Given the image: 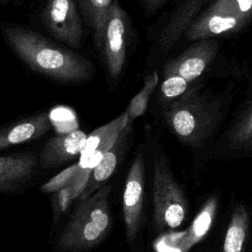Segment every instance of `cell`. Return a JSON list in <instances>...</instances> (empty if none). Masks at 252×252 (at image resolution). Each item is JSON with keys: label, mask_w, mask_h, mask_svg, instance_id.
I'll return each mask as SVG.
<instances>
[{"label": "cell", "mask_w": 252, "mask_h": 252, "mask_svg": "<svg viewBox=\"0 0 252 252\" xmlns=\"http://www.w3.org/2000/svg\"><path fill=\"white\" fill-rule=\"evenodd\" d=\"M2 30L14 52L32 70L62 82H81L91 77L92 65L85 57L23 26L4 24Z\"/></svg>", "instance_id": "cell-1"}, {"label": "cell", "mask_w": 252, "mask_h": 252, "mask_svg": "<svg viewBox=\"0 0 252 252\" xmlns=\"http://www.w3.org/2000/svg\"><path fill=\"white\" fill-rule=\"evenodd\" d=\"M220 114V98L199 94L191 90L172 101L163 115L181 142L196 147L202 145L212 134Z\"/></svg>", "instance_id": "cell-2"}, {"label": "cell", "mask_w": 252, "mask_h": 252, "mask_svg": "<svg viewBox=\"0 0 252 252\" xmlns=\"http://www.w3.org/2000/svg\"><path fill=\"white\" fill-rule=\"evenodd\" d=\"M110 185H103L80 201L58 239L62 250L81 252L93 248L106 235L110 225Z\"/></svg>", "instance_id": "cell-3"}, {"label": "cell", "mask_w": 252, "mask_h": 252, "mask_svg": "<svg viewBox=\"0 0 252 252\" xmlns=\"http://www.w3.org/2000/svg\"><path fill=\"white\" fill-rule=\"evenodd\" d=\"M187 200L167 161L157 158L153 165V222L158 231L174 230L183 222Z\"/></svg>", "instance_id": "cell-4"}, {"label": "cell", "mask_w": 252, "mask_h": 252, "mask_svg": "<svg viewBox=\"0 0 252 252\" xmlns=\"http://www.w3.org/2000/svg\"><path fill=\"white\" fill-rule=\"evenodd\" d=\"M251 11L252 0H213L183 34L196 41L234 32L250 21Z\"/></svg>", "instance_id": "cell-5"}, {"label": "cell", "mask_w": 252, "mask_h": 252, "mask_svg": "<svg viewBox=\"0 0 252 252\" xmlns=\"http://www.w3.org/2000/svg\"><path fill=\"white\" fill-rule=\"evenodd\" d=\"M42 19L56 39L76 48L81 45L83 26L75 0H47Z\"/></svg>", "instance_id": "cell-6"}, {"label": "cell", "mask_w": 252, "mask_h": 252, "mask_svg": "<svg viewBox=\"0 0 252 252\" xmlns=\"http://www.w3.org/2000/svg\"><path fill=\"white\" fill-rule=\"evenodd\" d=\"M218 208L216 197H210L194 218L190 226L183 231L168 232L154 242L156 252H189L203 240L214 222Z\"/></svg>", "instance_id": "cell-7"}, {"label": "cell", "mask_w": 252, "mask_h": 252, "mask_svg": "<svg viewBox=\"0 0 252 252\" xmlns=\"http://www.w3.org/2000/svg\"><path fill=\"white\" fill-rule=\"evenodd\" d=\"M144 190L145 163L143 156L138 154L128 171L122 199L125 233L130 243H133L136 240L141 226Z\"/></svg>", "instance_id": "cell-8"}, {"label": "cell", "mask_w": 252, "mask_h": 252, "mask_svg": "<svg viewBox=\"0 0 252 252\" xmlns=\"http://www.w3.org/2000/svg\"><path fill=\"white\" fill-rule=\"evenodd\" d=\"M126 15L117 2H113L106 18L100 48L109 75L120 76L126 56Z\"/></svg>", "instance_id": "cell-9"}, {"label": "cell", "mask_w": 252, "mask_h": 252, "mask_svg": "<svg viewBox=\"0 0 252 252\" xmlns=\"http://www.w3.org/2000/svg\"><path fill=\"white\" fill-rule=\"evenodd\" d=\"M218 48V41L212 38L196 40L183 53L165 65L163 75H177L190 84L206 71L214 60Z\"/></svg>", "instance_id": "cell-10"}, {"label": "cell", "mask_w": 252, "mask_h": 252, "mask_svg": "<svg viewBox=\"0 0 252 252\" xmlns=\"http://www.w3.org/2000/svg\"><path fill=\"white\" fill-rule=\"evenodd\" d=\"M127 125L126 110L87 136L80 153L79 167L92 171L101 160L103 155L114 145Z\"/></svg>", "instance_id": "cell-11"}, {"label": "cell", "mask_w": 252, "mask_h": 252, "mask_svg": "<svg viewBox=\"0 0 252 252\" xmlns=\"http://www.w3.org/2000/svg\"><path fill=\"white\" fill-rule=\"evenodd\" d=\"M87 135L75 129L51 138L43 147L40 154V164L42 167H53L63 164L80 155Z\"/></svg>", "instance_id": "cell-12"}, {"label": "cell", "mask_w": 252, "mask_h": 252, "mask_svg": "<svg viewBox=\"0 0 252 252\" xmlns=\"http://www.w3.org/2000/svg\"><path fill=\"white\" fill-rule=\"evenodd\" d=\"M211 1L213 0H184L180 3L159 35L158 40L159 50L167 53L197 17L202 7Z\"/></svg>", "instance_id": "cell-13"}, {"label": "cell", "mask_w": 252, "mask_h": 252, "mask_svg": "<svg viewBox=\"0 0 252 252\" xmlns=\"http://www.w3.org/2000/svg\"><path fill=\"white\" fill-rule=\"evenodd\" d=\"M36 158L31 153H18L0 157V191H13L32 174Z\"/></svg>", "instance_id": "cell-14"}, {"label": "cell", "mask_w": 252, "mask_h": 252, "mask_svg": "<svg viewBox=\"0 0 252 252\" xmlns=\"http://www.w3.org/2000/svg\"><path fill=\"white\" fill-rule=\"evenodd\" d=\"M49 129L50 121L47 113H40L11 124L0 130V151L38 139Z\"/></svg>", "instance_id": "cell-15"}, {"label": "cell", "mask_w": 252, "mask_h": 252, "mask_svg": "<svg viewBox=\"0 0 252 252\" xmlns=\"http://www.w3.org/2000/svg\"><path fill=\"white\" fill-rule=\"evenodd\" d=\"M121 135L114 143V145L103 155L98 164L91 171L88 185L81 197L79 198V202L86 200L101 186H103L105 181L114 172L119 157V152L121 149Z\"/></svg>", "instance_id": "cell-16"}, {"label": "cell", "mask_w": 252, "mask_h": 252, "mask_svg": "<svg viewBox=\"0 0 252 252\" xmlns=\"http://www.w3.org/2000/svg\"><path fill=\"white\" fill-rule=\"evenodd\" d=\"M249 227V216L245 206H237L227 226L222 252H242Z\"/></svg>", "instance_id": "cell-17"}, {"label": "cell", "mask_w": 252, "mask_h": 252, "mask_svg": "<svg viewBox=\"0 0 252 252\" xmlns=\"http://www.w3.org/2000/svg\"><path fill=\"white\" fill-rule=\"evenodd\" d=\"M83 15L94 31L97 47L101 46V39L106 18L113 0H78Z\"/></svg>", "instance_id": "cell-18"}, {"label": "cell", "mask_w": 252, "mask_h": 252, "mask_svg": "<svg viewBox=\"0 0 252 252\" xmlns=\"http://www.w3.org/2000/svg\"><path fill=\"white\" fill-rule=\"evenodd\" d=\"M159 81V77L157 71H154L152 74L147 76V78L144 81V85L142 89L139 91V93L134 95V97L131 99L127 109V125L124 131L129 130L132 123L136 118L143 115L148 107V102L151 97V94L157 88Z\"/></svg>", "instance_id": "cell-19"}, {"label": "cell", "mask_w": 252, "mask_h": 252, "mask_svg": "<svg viewBox=\"0 0 252 252\" xmlns=\"http://www.w3.org/2000/svg\"><path fill=\"white\" fill-rule=\"evenodd\" d=\"M229 143L234 149H251L252 144V108L248 103L240 113L229 132Z\"/></svg>", "instance_id": "cell-20"}, {"label": "cell", "mask_w": 252, "mask_h": 252, "mask_svg": "<svg viewBox=\"0 0 252 252\" xmlns=\"http://www.w3.org/2000/svg\"><path fill=\"white\" fill-rule=\"evenodd\" d=\"M163 76L164 80L161 84L160 93L164 99L174 101L175 99L182 96L186 92H188L189 83L186 82L183 78L173 74H167Z\"/></svg>", "instance_id": "cell-21"}, {"label": "cell", "mask_w": 252, "mask_h": 252, "mask_svg": "<svg viewBox=\"0 0 252 252\" xmlns=\"http://www.w3.org/2000/svg\"><path fill=\"white\" fill-rule=\"evenodd\" d=\"M78 171H79L78 162L66 167L65 169H63L56 175H54L52 178H50L48 181L43 183L40 186V191L43 193H54L68 186Z\"/></svg>", "instance_id": "cell-22"}, {"label": "cell", "mask_w": 252, "mask_h": 252, "mask_svg": "<svg viewBox=\"0 0 252 252\" xmlns=\"http://www.w3.org/2000/svg\"><path fill=\"white\" fill-rule=\"evenodd\" d=\"M51 201L53 208V220L56 222L62 214H65L70 208L72 203L75 201L71 190L68 186L52 193Z\"/></svg>", "instance_id": "cell-23"}, {"label": "cell", "mask_w": 252, "mask_h": 252, "mask_svg": "<svg viewBox=\"0 0 252 252\" xmlns=\"http://www.w3.org/2000/svg\"><path fill=\"white\" fill-rule=\"evenodd\" d=\"M90 175H91L90 170L81 169L79 167V171L76 173V175L74 176L72 181L69 183L68 187L70 188L75 201L79 200V198L85 191V189L88 185L89 179H90Z\"/></svg>", "instance_id": "cell-24"}, {"label": "cell", "mask_w": 252, "mask_h": 252, "mask_svg": "<svg viewBox=\"0 0 252 252\" xmlns=\"http://www.w3.org/2000/svg\"><path fill=\"white\" fill-rule=\"evenodd\" d=\"M166 2L167 0H142V6L147 14L152 15L159 10Z\"/></svg>", "instance_id": "cell-25"}, {"label": "cell", "mask_w": 252, "mask_h": 252, "mask_svg": "<svg viewBox=\"0 0 252 252\" xmlns=\"http://www.w3.org/2000/svg\"><path fill=\"white\" fill-rule=\"evenodd\" d=\"M10 1H14V0H0V3L5 4V3H8V2H10Z\"/></svg>", "instance_id": "cell-26"}]
</instances>
